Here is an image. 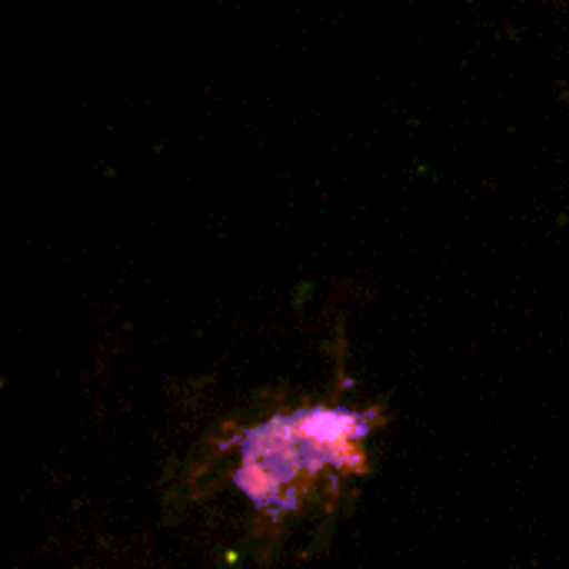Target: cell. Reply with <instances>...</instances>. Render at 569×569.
Wrapping results in <instances>:
<instances>
[{
    "label": "cell",
    "mask_w": 569,
    "mask_h": 569,
    "mask_svg": "<svg viewBox=\"0 0 569 569\" xmlns=\"http://www.w3.org/2000/svg\"><path fill=\"white\" fill-rule=\"evenodd\" d=\"M367 433V417L353 410L273 417L240 440V490L263 510H287L320 477L360 467Z\"/></svg>",
    "instance_id": "obj_1"
}]
</instances>
